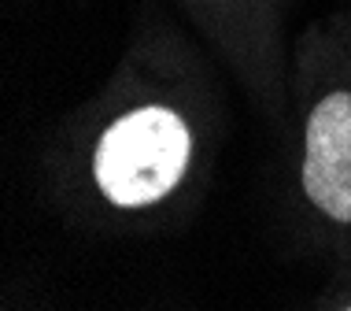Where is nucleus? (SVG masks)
I'll use <instances>...</instances> for the list:
<instances>
[{
	"label": "nucleus",
	"instance_id": "obj_3",
	"mask_svg": "<svg viewBox=\"0 0 351 311\" xmlns=\"http://www.w3.org/2000/svg\"><path fill=\"white\" fill-rule=\"evenodd\" d=\"M348 311H351V308H348Z\"/></svg>",
	"mask_w": 351,
	"mask_h": 311
},
{
	"label": "nucleus",
	"instance_id": "obj_1",
	"mask_svg": "<svg viewBox=\"0 0 351 311\" xmlns=\"http://www.w3.org/2000/svg\"><path fill=\"white\" fill-rule=\"evenodd\" d=\"M193 137L170 108H137L122 115L97 145L93 174L119 207L156 204L182 182Z\"/></svg>",
	"mask_w": 351,
	"mask_h": 311
},
{
	"label": "nucleus",
	"instance_id": "obj_2",
	"mask_svg": "<svg viewBox=\"0 0 351 311\" xmlns=\"http://www.w3.org/2000/svg\"><path fill=\"white\" fill-rule=\"evenodd\" d=\"M303 189L333 222H351V93H329L311 111Z\"/></svg>",
	"mask_w": 351,
	"mask_h": 311
}]
</instances>
